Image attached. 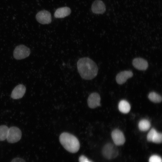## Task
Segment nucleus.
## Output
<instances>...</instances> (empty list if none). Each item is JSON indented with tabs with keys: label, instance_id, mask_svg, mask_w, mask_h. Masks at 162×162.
Instances as JSON below:
<instances>
[{
	"label": "nucleus",
	"instance_id": "nucleus-10",
	"mask_svg": "<svg viewBox=\"0 0 162 162\" xmlns=\"http://www.w3.org/2000/svg\"><path fill=\"white\" fill-rule=\"evenodd\" d=\"M133 75V72L130 70H124L118 73L116 77V80L119 84H122L127 81V80Z\"/></svg>",
	"mask_w": 162,
	"mask_h": 162
},
{
	"label": "nucleus",
	"instance_id": "nucleus-2",
	"mask_svg": "<svg viewBox=\"0 0 162 162\" xmlns=\"http://www.w3.org/2000/svg\"><path fill=\"white\" fill-rule=\"evenodd\" d=\"M59 141L67 151L72 153L76 152L80 148V143L77 138L74 135L63 132L59 136Z\"/></svg>",
	"mask_w": 162,
	"mask_h": 162
},
{
	"label": "nucleus",
	"instance_id": "nucleus-18",
	"mask_svg": "<svg viewBox=\"0 0 162 162\" xmlns=\"http://www.w3.org/2000/svg\"><path fill=\"white\" fill-rule=\"evenodd\" d=\"M162 141L161 133L157 132L154 136L152 142L156 143H160L162 142Z\"/></svg>",
	"mask_w": 162,
	"mask_h": 162
},
{
	"label": "nucleus",
	"instance_id": "nucleus-14",
	"mask_svg": "<svg viewBox=\"0 0 162 162\" xmlns=\"http://www.w3.org/2000/svg\"><path fill=\"white\" fill-rule=\"evenodd\" d=\"M118 109L120 112L123 113H128L130 110L129 103L125 100H121L118 105Z\"/></svg>",
	"mask_w": 162,
	"mask_h": 162
},
{
	"label": "nucleus",
	"instance_id": "nucleus-7",
	"mask_svg": "<svg viewBox=\"0 0 162 162\" xmlns=\"http://www.w3.org/2000/svg\"><path fill=\"white\" fill-rule=\"evenodd\" d=\"M111 136L116 145H122L125 142V139L123 133L118 129H115L112 131Z\"/></svg>",
	"mask_w": 162,
	"mask_h": 162
},
{
	"label": "nucleus",
	"instance_id": "nucleus-8",
	"mask_svg": "<svg viewBox=\"0 0 162 162\" xmlns=\"http://www.w3.org/2000/svg\"><path fill=\"white\" fill-rule=\"evenodd\" d=\"M100 98L97 93L93 92L89 96L88 99V104L91 108H95L100 106Z\"/></svg>",
	"mask_w": 162,
	"mask_h": 162
},
{
	"label": "nucleus",
	"instance_id": "nucleus-21",
	"mask_svg": "<svg viewBox=\"0 0 162 162\" xmlns=\"http://www.w3.org/2000/svg\"><path fill=\"white\" fill-rule=\"evenodd\" d=\"M79 162H92L83 155L80 156L79 159Z\"/></svg>",
	"mask_w": 162,
	"mask_h": 162
},
{
	"label": "nucleus",
	"instance_id": "nucleus-16",
	"mask_svg": "<svg viewBox=\"0 0 162 162\" xmlns=\"http://www.w3.org/2000/svg\"><path fill=\"white\" fill-rule=\"evenodd\" d=\"M149 100L155 103H159L162 101L161 96L154 92L150 93L148 95Z\"/></svg>",
	"mask_w": 162,
	"mask_h": 162
},
{
	"label": "nucleus",
	"instance_id": "nucleus-12",
	"mask_svg": "<svg viewBox=\"0 0 162 162\" xmlns=\"http://www.w3.org/2000/svg\"><path fill=\"white\" fill-rule=\"evenodd\" d=\"M26 88L24 86L19 84L13 90L11 94V97L14 99H18L22 98L25 94Z\"/></svg>",
	"mask_w": 162,
	"mask_h": 162
},
{
	"label": "nucleus",
	"instance_id": "nucleus-19",
	"mask_svg": "<svg viewBox=\"0 0 162 162\" xmlns=\"http://www.w3.org/2000/svg\"><path fill=\"white\" fill-rule=\"evenodd\" d=\"M157 132L154 128H152L150 130L147 134V140L149 142H152V139Z\"/></svg>",
	"mask_w": 162,
	"mask_h": 162
},
{
	"label": "nucleus",
	"instance_id": "nucleus-6",
	"mask_svg": "<svg viewBox=\"0 0 162 162\" xmlns=\"http://www.w3.org/2000/svg\"><path fill=\"white\" fill-rule=\"evenodd\" d=\"M36 18L39 22L43 24H49L52 21L50 13L45 10L38 12L36 16Z\"/></svg>",
	"mask_w": 162,
	"mask_h": 162
},
{
	"label": "nucleus",
	"instance_id": "nucleus-15",
	"mask_svg": "<svg viewBox=\"0 0 162 162\" xmlns=\"http://www.w3.org/2000/svg\"><path fill=\"white\" fill-rule=\"evenodd\" d=\"M151 127V124L149 121L146 119L141 120L138 124L139 130L143 131L148 130Z\"/></svg>",
	"mask_w": 162,
	"mask_h": 162
},
{
	"label": "nucleus",
	"instance_id": "nucleus-5",
	"mask_svg": "<svg viewBox=\"0 0 162 162\" xmlns=\"http://www.w3.org/2000/svg\"><path fill=\"white\" fill-rule=\"evenodd\" d=\"M30 53L29 49L26 46L21 45L17 46L14 51V56L16 59H21L28 57Z\"/></svg>",
	"mask_w": 162,
	"mask_h": 162
},
{
	"label": "nucleus",
	"instance_id": "nucleus-20",
	"mask_svg": "<svg viewBox=\"0 0 162 162\" xmlns=\"http://www.w3.org/2000/svg\"><path fill=\"white\" fill-rule=\"evenodd\" d=\"M149 162H162V159L160 156L156 155H154L150 157L149 159Z\"/></svg>",
	"mask_w": 162,
	"mask_h": 162
},
{
	"label": "nucleus",
	"instance_id": "nucleus-3",
	"mask_svg": "<svg viewBox=\"0 0 162 162\" xmlns=\"http://www.w3.org/2000/svg\"><path fill=\"white\" fill-rule=\"evenodd\" d=\"M102 153L105 158L110 160L116 158L118 154V151L116 147L113 144L108 143L103 147Z\"/></svg>",
	"mask_w": 162,
	"mask_h": 162
},
{
	"label": "nucleus",
	"instance_id": "nucleus-13",
	"mask_svg": "<svg viewBox=\"0 0 162 162\" xmlns=\"http://www.w3.org/2000/svg\"><path fill=\"white\" fill-rule=\"evenodd\" d=\"M71 10L68 7L60 8L57 9L54 13V16L56 18H63L69 15Z\"/></svg>",
	"mask_w": 162,
	"mask_h": 162
},
{
	"label": "nucleus",
	"instance_id": "nucleus-17",
	"mask_svg": "<svg viewBox=\"0 0 162 162\" xmlns=\"http://www.w3.org/2000/svg\"><path fill=\"white\" fill-rule=\"evenodd\" d=\"M8 128L5 125L0 126V141H3L7 139Z\"/></svg>",
	"mask_w": 162,
	"mask_h": 162
},
{
	"label": "nucleus",
	"instance_id": "nucleus-9",
	"mask_svg": "<svg viewBox=\"0 0 162 162\" xmlns=\"http://www.w3.org/2000/svg\"><path fill=\"white\" fill-rule=\"evenodd\" d=\"M91 9L94 14H103L105 11L106 8L103 1L100 0H96L92 4Z\"/></svg>",
	"mask_w": 162,
	"mask_h": 162
},
{
	"label": "nucleus",
	"instance_id": "nucleus-22",
	"mask_svg": "<svg viewBox=\"0 0 162 162\" xmlns=\"http://www.w3.org/2000/svg\"><path fill=\"white\" fill-rule=\"evenodd\" d=\"M11 162H26L25 160L22 158H16L13 159Z\"/></svg>",
	"mask_w": 162,
	"mask_h": 162
},
{
	"label": "nucleus",
	"instance_id": "nucleus-1",
	"mask_svg": "<svg viewBox=\"0 0 162 162\" xmlns=\"http://www.w3.org/2000/svg\"><path fill=\"white\" fill-rule=\"evenodd\" d=\"M77 67L81 77L86 80L93 79L98 73V68L96 64L88 57L80 58L77 62Z\"/></svg>",
	"mask_w": 162,
	"mask_h": 162
},
{
	"label": "nucleus",
	"instance_id": "nucleus-4",
	"mask_svg": "<svg viewBox=\"0 0 162 162\" xmlns=\"http://www.w3.org/2000/svg\"><path fill=\"white\" fill-rule=\"evenodd\" d=\"M22 133L17 127H12L9 128L7 138L8 142L14 143L18 141L21 138Z\"/></svg>",
	"mask_w": 162,
	"mask_h": 162
},
{
	"label": "nucleus",
	"instance_id": "nucleus-11",
	"mask_svg": "<svg viewBox=\"0 0 162 162\" xmlns=\"http://www.w3.org/2000/svg\"><path fill=\"white\" fill-rule=\"evenodd\" d=\"M132 64L135 68L141 70H146L148 67L147 61L141 58H134L132 61Z\"/></svg>",
	"mask_w": 162,
	"mask_h": 162
}]
</instances>
